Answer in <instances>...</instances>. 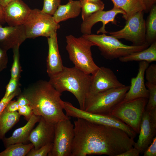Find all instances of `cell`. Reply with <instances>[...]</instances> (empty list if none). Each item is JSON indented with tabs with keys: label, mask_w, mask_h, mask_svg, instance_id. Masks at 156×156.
Masks as SVG:
<instances>
[{
	"label": "cell",
	"mask_w": 156,
	"mask_h": 156,
	"mask_svg": "<svg viewBox=\"0 0 156 156\" xmlns=\"http://www.w3.org/2000/svg\"><path fill=\"white\" fill-rule=\"evenodd\" d=\"M70 156L110 155L116 145L117 135L112 127L76 118Z\"/></svg>",
	"instance_id": "cell-1"
},
{
	"label": "cell",
	"mask_w": 156,
	"mask_h": 156,
	"mask_svg": "<svg viewBox=\"0 0 156 156\" xmlns=\"http://www.w3.org/2000/svg\"><path fill=\"white\" fill-rule=\"evenodd\" d=\"M22 94L29 101L35 115L54 124L70 119L63 112L62 93L49 81L39 80L25 89Z\"/></svg>",
	"instance_id": "cell-2"
},
{
	"label": "cell",
	"mask_w": 156,
	"mask_h": 156,
	"mask_svg": "<svg viewBox=\"0 0 156 156\" xmlns=\"http://www.w3.org/2000/svg\"><path fill=\"white\" fill-rule=\"evenodd\" d=\"M91 75L75 66H64L59 73L50 77V83L62 93L65 91L71 93L76 98L80 109L84 110L86 100L88 94Z\"/></svg>",
	"instance_id": "cell-3"
},
{
	"label": "cell",
	"mask_w": 156,
	"mask_h": 156,
	"mask_svg": "<svg viewBox=\"0 0 156 156\" xmlns=\"http://www.w3.org/2000/svg\"><path fill=\"white\" fill-rule=\"evenodd\" d=\"M66 49L75 67L88 75L94 74L99 67L94 62L91 51L93 43L82 36H66Z\"/></svg>",
	"instance_id": "cell-4"
},
{
	"label": "cell",
	"mask_w": 156,
	"mask_h": 156,
	"mask_svg": "<svg viewBox=\"0 0 156 156\" xmlns=\"http://www.w3.org/2000/svg\"><path fill=\"white\" fill-rule=\"evenodd\" d=\"M129 87L130 86L125 85L94 94H88L83 110L94 114L111 115L116 106L123 101Z\"/></svg>",
	"instance_id": "cell-5"
},
{
	"label": "cell",
	"mask_w": 156,
	"mask_h": 156,
	"mask_svg": "<svg viewBox=\"0 0 156 156\" xmlns=\"http://www.w3.org/2000/svg\"><path fill=\"white\" fill-rule=\"evenodd\" d=\"M82 36L98 46L101 55L109 60L119 58L133 52L143 50L149 46L147 44L140 46L127 45L114 37L107 35L106 34L101 35L91 34Z\"/></svg>",
	"instance_id": "cell-6"
},
{
	"label": "cell",
	"mask_w": 156,
	"mask_h": 156,
	"mask_svg": "<svg viewBox=\"0 0 156 156\" xmlns=\"http://www.w3.org/2000/svg\"><path fill=\"white\" fill-rule=\"evenodd\" d=\"M23 25L27 38L41 36L48 38L57 33L60 28L53 16L37 8L31 10Z\"/></svg>",
	"instance_id": "cell-7"
},
{
	"label": "cell",
	"mask_w": 156,
	"mask_h": 156,
	"mask_svg": "<svg viewBox=\"0 0 156 156\" xmlns=\"http://www.w3.org/2000/svg\"><path fill=\"white\" fill-rule=\"evenodd\" d=\"M148 99L139 98L127 101H123L116 106L111 115L120 120L137 133H139Z\"/></svg>",
	"instance_id": "cell-8"
},
{
	"label": "cell",
	"mask_w": 156,
	"mask_h": 156,
	"mask_svg": "<svg viewBox=\"0 0 156 156\" xmlns=\"http://www.w3.org/2000/svg\"><path fill=\"white\" fill-rule=\"evenodd\" d=\"M63 109L68 117L80 118L89 121L120 129L130 137L134 138L137 133L130 127L118 118L112 115H104L89 112L78 108L68 101H63Z\"/></svg>",
	"instance_id": "cell-9"
},
{
	"label": "cell",
	"mask_w": 156,
	"mask_h": 156,
	"mask_svg": "<svg viewBox=\"0 0 156 156\" xmlns=\"http://www.w3.org/2000/svg\"><path fill=\"white\" fill-rule=\"evenodd\" d=\"M144 13V11L137 13L126 21L122 29L117 31H110L109 34L118 39H123L130 41L133 45L140 46L146 44Z\"/></svg>",
	"instance_id": "cell-10"
},
{
	"label": "cell",
	"mask_w": 156,
	"mask_h": 156,
	"mask_svg": "<svg viewBox=\"0 0 156 156\" xmlns=\"http://www.w3.org/2000/svg\"><path fill=\"white\" fill-rule=\"evenodd\" d=\"M74 125L70 119L54 125L53 146L49 156H70L74 137Z\"/></svg>",
	"instance_id": "cell-11"
},
{
	"label": "cell",
	"mask_w": 156,
	"mask_h": 156,
	"mask_svg": "<svg viewBox=\"0 0 156 156\" xmlns=\"http://www.w3.org/2000/svg\"><path fill=\"white\" fill-rule=\"evenodd\" d=\"M118 80L110 69L102 66L91 75L88 94H92L109 89L125 86Z\"/></svg>",
	"instance_id": "cell-12"
},
{
	"label": "cell",
	"mask_w": 156,
	"mask_h": 156,
	"mask_svg": "<svg viewBox=\"0 0 156 156\" xmlns=\"http://www.w3.org/2000/svg\"><path fill=\"white\" fill-rule=\"evenodd\" d=\"M118 14L123 15L125 13L122 10L114 6L112 9L109 10H103L95 12L83 21L81 25V31L83 34H91L93 25L96 23L101 22L102 23V26L98 30L97 33H101L106 34L108 32L105 29V25L109 22L116 25L117 21L115 17Z\"/></svg>",
	"instance_id": "cell-13"
},
{
	"label": "cell",
	"mask_w": 156,
	"mask_h": 156,
	"mask_svg": "<svg viewBox=\"0 0 156 156\" xmlns=\"http://www.w3.org/2000/svg\"><path fill=\"white\" fill-rule=\"evenodd\" d=\"M23 25L3 27L0 23V47L7 51L19 47L27 39Z\"/></svg>",
	"instance_id": "cell-14"
},
{
	"label": "cell",
	"mask_w": 156,
	"mask_h": 156,
	"mask_svg": "<svg viewBox=\"0 0 156 156\" xmlns=\"http://www.w3.org/2000/svg\"><path fill=\"white\" fill-rule=\"evenodd\" d=\"M31 10L22 0H12L3 7L5 21L10 26L23 25Z\"/></svg>",
	"instance_id": "cell-15"
},
{
	"label": "cell",
	"mask_w": 156,
	"mask_h": 156,
	"mask_svg": "<svg viewBox=\"0 0 156 156\" xmlns=\"http://www.w3.org/2000/svg\"><path fill=\"white\" fill-rule=\"evenodd\" d=\"M54 125L40 116L38 125L31 130L28 139L33 144L35 149L53 142Z\"/></svg>",
	"instance_id": "cell-16"
},
{
	"label": "cell",
	"mask_w": 156,
	"mask_h": 156,
	"mask_svg": "<svg viewBox=\"0 0 156 156\" xmlns=\"http://www.w3.org/2000/svg\"><path fill=\"white\" fill-rule=\"evenodd\" d=\"M149 64L145 61L139 62L137 75L135 77L131 79V85L123 101H129L139 98L148 99L149 91L146 86L144 76L145 70L149 66Z\"/></svg>",
	"instance_id": "cell-17"
},
{
	"label": "cell",
	"mask_w": 156,
	"mask_h": 156,
	"mask_svg": "<svg viewBox=\"0 0 156 156\" xmlns=\"http://www.w3.org/2000/svg\"><path fill=\"white\" fill-rule=\"evenodd\" d=\"M156 132V122L151 119L148 111L145 110L140 124L139 135L133 146L143 153L152 142Z\"/></svg>",
	"instance_id": "cell-18"
},
{
	"label": "cell",
	"mask_w": 156,
	"mask_h": 156,
	"mask_svg": "<svg viewBox=\"0 0 156 156\" xmlns=\"http://www.w3.org/2000/svg\"><path fill=\"white\" fill-rule=\"evenodd\" d=\"M48 53L47 71L51 77L61 72L64 66L59 51L57 33L47 38Z\"/></svg>",
	"instance_id": "cell-19"
},
{
	"label": "cell",
	"mask_w": 156,
	"mask_h": 156,
	"mask_svg": "<svg viewBox=\"0 0 156 156\" xmlns=\"http://www.w3.org/2000/svg\"><path fill=\"white\" fill-rule=\"evenodd\" d=\"M40 116L33 114L27 123L23 127L16 129L10 137L4 138L3 141L6 148L8 146L18 143H23L28 141L31 132L35 124L39 122Z\"/></svg>",
	"instance_id": "cell-20"
},
{
	"label": "cell",
	"mask_w": 156,
	"mask_h": 156,
	"mask_svg": "<svg viewBox=\"0 0 156 156\" xmlns=\"http://www.w3.org/2000/svg\"><path fill=\"white\" fill-rule=\"evenodd\" d=\"M81 11L80 0L69 1L66 4L60 5L53 16L55 21L59 23L69 18L78 16Z\"/></svg>",
	"instance_id": "cell-21"
},
{
	"label": "cell",
	"mask_w": 156,
	"mask_h": 156,
	"mask_svg": "<svg viewBox=\"0 0 156 156\" xmlns=\"http://www.w3.org/2000/svg\"><path fill=\"white\" fill-rule=\"evenodd\" d=\"M123 62L132 61H145L149 63L156 61V41L149 47L142 51L133 52L127 55L119 58Z\"/></svg>",
	"instance_id": "cell-22"
},
{
	"label": "cell",
	"mask_w": 156,
	"mask_h": 156,
	"mask_svg": "<svg viewBox=\"0 0 156 156\" xmlns=\"http://www.w3.org/2000/svg\"><path fill=\"white\" fill-rule=\"evenodd\" d=\"M110 0L114 7L120 8L125 12L122 17L126 21L137 13L144 11V8L139 0Z\"/></svg>",
	"instance_id": "cell-23"
},
{
	"label": "cell",
	"mask_w": 156,
	"mask_h": 156,
	"mask_svg": "<svg viewBox=\"0 0 156 156\" xmlns=\"http://www.w3.org/2000/svg\"><path fill=\"white\" fill-rule=\"evenodd\" d=\"M20 115L17 112H9L4 110L0 116V140L19 120Z\"/></svg>",
	"instance_id": "cell-24"
},
{
	"label": "cell",
	"mask_w": 156,
	"mask_h": 156,
	"mask_svg": "<svg viewBox=\"0 0 156 156\" xmlns=\"http://www.w3.org/2000/svg\"><path fill=\"white\" fill-rule=\"evenodd\" d=\"M146 22V42L149 46L156 41V5H154L149 11Z\"/></svg>",
	"instance_id": "cell-25"
},
{
	"label": "cell",
	"mask_w": 156,
	"mask_h": 156,
	"mask_svg": "<svg viewBox=\"0 0 156 156\" xmlns=\"http://www.w3.org/2000/svg\"><path fill=\"white\" fill-rule=\"evenodd\" d=\"M33 148L34 145L31 143L25 145L22 143L12 144L0 152V156H25Z\"/></svg>",
	"instance_id": "cell-26"
},
{
	"label": "cell",
	"mask_w": 156,
	"mask_h": 156,
	"mask_svg": "<svg viewBox=\"0 0 156 156\" xmlns=\"http://www.w3.org/2000/svg\"><path fill=\"white\" fill-rule=\"evenodd\" d=\"M81 16L83 21L97 12L103 10L104 8V3L100 4L81 0Z\"/></svg>",
	"instance_id": "cell-27"
},
{
	"label": "cell",
	"mask_w": 156,
	"mask_h": 156,
	"mask_svg": "<svg viewBox=\"0 0 156 156\" xmlns=\"http://www.w3.org/2000/svg\"><path fill=\"white\" fill-rule=\"evenodd\" d=\"M19 47L13 49V62L10 70L11 78L19 79L21 70L20 63Z\"/></svg>",
	"instance_id": "cell-28"
},
{
	"label": "cell",
	"mask_w": 156,
	"mask_h": 156,
	"mask_svg": "<svg viewBox=\"0 0 156 156\" xmlns=\"http://www.w3.org/2000/svg\"><path fill=\"white\" fill-rule=\"evenodd\" d=\"M146 86L149 91L148 100L145 110L148 111L156 108V85L147 82Z\"/></svg>",
	"instance_id": "cell-29"
},
{
	"label": "cell",
	"mask_w": 156,
	"mask_h": 156,
	"mask_svg": "<svg viewBox=\"0 0 156 156\" xmlns=\"http://www.w3.org/2000/svg\"><path fill=\"white\" fill-rule=\"evenodd\" d=\"M43 5L41 11L53 16L60 5L61 0H43Z\"/></svg>",
	"instance_id": "cell-30"
},
{
	"label": "cell",
	"mask_w": 156,
	"mask_h": 156,
	"mask_svg": "<svg viewBox=\"0 0 156 156\" xmlns=\"http://www.w3.org/2000/svg\"><path fill=\"white\" fill-rule=\"evenodd\" d=\"M53 142L48 143L40 148L35 149L32 148L27 154V156H46L51 151Z\"/></svg>",
	"instance_id": "cell-31"
},
{
	"label": "cell",
	"mask_w": 156,
	"mask_h": 156,
	"mask_svg": "<svg viewBox=\"0 0 156 156\" xmlns=\"http://www.w3.org/2000/svg\"><path fill=\"white\" fill-rule=\"evenodd\" d=\"M145 73L147 82L156 85V64H152L148 66Z\"/></svg>",
	"instance_id": "cell-32"
},
{
	"label": "cell",
	"mask_w": 156,
	"mask_h": 156,
	"mask_svg": "<svg viewBox=\"0 0 156 156\" xmlns=\"http://www.w3.org/2000/svg\"><path fill=\"white\" fill-rule=\"evenodd\" d=\"M19 79L11 78L6 87L3 97H7L14 92L19 88Z\"/></svg>",
	"instance_id": "cell-33"
},
{
	"label": "cell",
	"mask_w": 156,
	"mask_h": 156,
	"mask_svg": "<svg viewBox=\"0 0 156 156\" xmlns=\"http://www.w3.org/2000/svg\"><path fill=\"white\" fill-rule=\"evenodd\" d=\"M20 92L19 88L13 93L7 97H3L0 101V116L5 110L8 103L15 96L18 95Z\"/></svg>",
	"instance_id": "cell-34"
},
{
	"label": "cell",
	"mask_w": 156,
	"mask_h": 156,
	"mask_svg": "<svg viewBox=\"0 0 156 156\" xmlns=\"http://www.w3.org/2000/svg\"><path fill=\"white\" fill-rule=\"evenodd\" d=\"M18 111L19 114L20 116H24L27 121L34 114L32 109L29 105L19 107Z\"/></svg>",
	"instance_id": "cell-35"
},
{
	"label": "cell",
	"mask_w": 156,
	"mask_h": 156,
	"mask_svg": "<svg viewBox=\"0 0 156 156\" xmlns=\"http://www.w3.org/2000/svg\"><path fill=\"white\" fill-rule=\"evenodd\" d=\"M7 51L0 47V72L6 68L8 62Z\"/></svg>",
	"instance_id": "cell-36"
},
{
	"label": "cell",
	"mask_w": 156,
	"mask_h": 156,
	"mask_svg": "<svg viewBox=\"0 0 156 156\" xmlns=\"http://www.w3.org/2000/svg\"><path fill=\"white\" fill-rule=\"evenodd\" d=\"M144 156H156V137H155L146 150L143 152Z\"/></svg>",
	"instance_id": "cell-37"
},
{
	"label": "cell",
	"mask_w": 156,
	"mask_h": 156,
	"mask_svg": "<svg viewBox=\"0 0 156 156\" xmlns=\"http://www.w3.org/2000/svg\"><path fill=\"white\" fill-rule=\"evenodd\" d=\"M143 5L144 12L147 13L149 12L153 6L155 4L156 0H139Z\"/></svg>",
	"instance_id": "cell-38"
},
{
	"label": "cell",
	"mask_w": 156,
	"mask_h": 156,
	"mask_svg": "<svg viewBox=\"0 0 156 156\" xmlns=\"http://www.w3.org/2000/svg\"><path fill=\"white\" fill-rule=\"evenodd\" d=\"M19 107L17 101L11 100L7 105L5 110L9 112H17Z\"/></svg>",
	"instance_id": "cell-39"
},
{
	"label": "cell",
	"mask_w": 156,
	"mask_h": 156,
	"mask_svg": "<svg viewBox=\"0 0 156 156\" xmlns=\"http://www.w3.org/2000/svg\"><path fill=\"white\" fill-rule=\"evenodd\" d=\"M140 152L139 150L135 147H133L118 156H139Z\"/></svg>",
	"instance_id": "cell-40"
},
{
	"label": "cell",
	"mask_w": 156,
	"mask_h": 156,
	"mask_svg": "<svg viewBox=\"0 0 156 156\" xmlns=\"http://www.w3.org/2000/svg\"><path fill=\"white\" fill-rule=\"evenodd\" d=\"M17 101L19 107L29 105V101L22 94L18 97Z\"/></svg>",
	"instance_id": "cell-41"
},
{
	"label": "cell",
	"mask_w": 156,
	"mask_h": 156,
	"mask_svg": "<svg viewBox=\"0 0 156 156\" xmlns=\"http://www.w3.org/2000/svg\"><path fill=\"white\" fill-rule=\"evenodd\" d=\"M5 23L3 7L0 4V23L2 24Z\"/></svg>",
	"instance_id": "cell-42"
},
{
	"label": "cell",
	"mask_w": 156,
	"mask_h": 156,
	"mask_svg": "<svg viewBox=\"0 0 156 156\" xmlns=\"http://www.w3.org/2000/svg\"><path fill=\"white\" fill-rule=\"evenodd\" d=\"M12 0H0V4L3 7H4Z\"/></svg>",
	"instance_id": "cell-43"
},
{
	"label": "cell",
	"mask_w": 156,
	"mask_h": 156,
	"mask_svg": "<svg viewBox=\"0 0 156 156\" xmlns=\"http://www.w3.org/2000/svg\"><path fill=\"white\" fill-rule=\"evenodd\" d=\"M86 1L97 3L101 4L103 3L101 0H84Z\"/></svg>",
	"instance_id": "cell-44"
},
{
	"label": "cell",
	"mask_w": 156,
	"mask_h": 156,
	"mask_svg": "<svg viewBox=\"0 0 156 156\" xmlns=\"http://www.w3.org/2000/svg\"><path fill=\"white\" fill-rule=\"evenodd\" d=\"M70 0H68V1H70ZM79 0L80 1L81 0Z\"/></svg>",
	"instance_id": "cell-45"
}]
</instances>
